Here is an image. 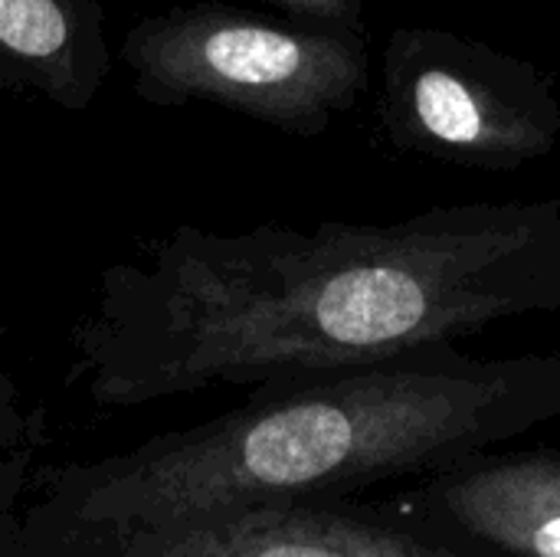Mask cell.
I'll return each mask as SVG.
<instances>
[{
  "mask_svg": "<svg viewBox=\"0 0 560 557\" xmlns=\"http://www.w3.org/2000/svg\"><path fill=\"white\" fill-rule=\"evenodd\" d=\"M560 312V200L436 207L397 223L177 230L115 276L89 335L92 394L354 371L492 322Z\"/></svg>",
  "mask_w": 560,
  "mask_h": 557,
  "instance_id": "6da1fadb",
  "label": "cell"
},
{
  "mask_svg": "<svg viewBox=\"0 0 560 557\" xmlns=\"http://www.w3.org/2000/svg\"><path fill=\"white\" fill-rule=\"evenodd\" d=\"M558 417L560 351L482 361L423 348L128 456L82 492L79 519L161 529L446 473Z\"/></svg>",
  "mask_w": 560,
  "mask_h": 557,
  "instance_id": "7a4b0ae2",
  "label": "cell"
},
{
  "mask_svg": "<svg viewBox=\"0 0 560 557\" xmlns=\"http://www.w3.org/2000/svg\"><path fill=\"white\" fill-rule=\"evenodd\" d=\"M151 105L210 102L292 135H322L368 89V36L312 30L230 3L141 16L121 39Z\"/></svg>",
  "mask_w": 560,
  "mask_h": 557,
  "instance_id": "3957f363",
  "label": "cell"
},
{
  "mask_svg": "<svg viewBox=\"0 0 560 557\" xmlns=\"http://www.w3.org/2000/svg\"><path fill=\"white\" fill-rule=\"evenodd\" d=\"M377 115L400 151L479 171H515L560 141L558 89L538 62L443 26L387 36Z\"/></svg>",
  "mask_w": 560,
  "mask_h": 557,
  "instance_id": "277c9868",
  "label": "cell"
},
{
  "mask_svg": "<svg viewBox=\"0 0 560 557\" xmlns=\"http://www.w3.org/2000/svg\"><path fill=\"white\" fill-rule=\"evenodd\" d=\"M131 557H472L384 522L302 506H259L138 529Z\"/></svg>",
  "mask_w": 560,
  "mask_h": 557,
  "instance_id": "5b68a950",
  "label": "cell"
},
{
  "mask_svg": "<svg viewBox=\"0 0 560 557\" xmlns=\"http://www.w3.org/2000/svg\"><path fill=\"white\" fill-rule=\"evenodd\" d=\"M459 532L509 557H560V456L466 460L427 492Z\"/></svg>",
  "mask_w": 560,
  "mask_h": 557,
  "instance_id": "8992f818",
  "label": "cell"
},
{
  "mask_svg": "<svg viewBox=\"0 0 560 557\" xmlns=\"http://www.w3.org/2000/svg\"><path fill=\"white\" fill-rule=\"evenodd\" d=\"M98 0H0V85L82 112L108 79Z\"/></svg>",
  "mask_w": 560,
  "mask_h": 557,
  "instance_id": "52a82bcc",
  "label": "cell"
},
{
  "mask_svg": "<svg viewBox=\"0 0 560 557\" xmlns=\"http://www.w3.org/2000/svg\"><path fill=\"white\" fill-rule=\"evenodd\" d=\"M289 16V23L335 33H364V0H262Z\"/></svg>",
  "mask_w": 560,
  "mask_h": 557,
  "instance_id": "ba28073f",
  "label": "cell"
}]
</instances>
